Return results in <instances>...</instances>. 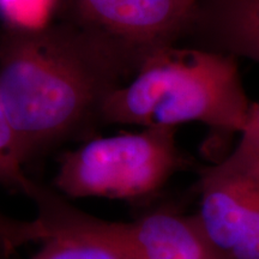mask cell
Returning <instances> with one entry per match:
<instances>
[{
	"label": "cell",
	"instance_id": "1",
	"mask_svg": "<svg viewBox=\"0 0 259 259\" xmlns=\"http://www.w3.org/2000/svg\"><path fill=\"white\" fill-rule=\"evenodd\" d=\"M149 56L70 22L0 28V97L21 166L102 125L103 106Z\"/></svg>",
	"mask_w": 259,
	"mask_h": 259
},
{
	"label": "cell",
	"instance_id": "2",
	"mask_svg": "<svg viewBox=\"0 0 259 259\" xmlns=\"http://www.w3.org/2000/svg\"><path fill=\"white\" fill-rule=\"evenodd\" d=\"M253 107L236 58L170 46L149 57L132 79L107 99L101 122L176 128L200 122L241 135Z\"/></svg>",
	"mask_w": 259,
	"mask_h": 259
},
{
	"label": "cell",
	"instance_id": "3",
	"mask_svg": "<svg viewBox=\"0 0 259 259\" xmlns=\"http://www.w3.org/2000/svg\"><path fill=\"white\" fill-rule=\"evenodd\" d=\"M190 160L177 144L176 127L92 137L59 158L54 186L71 198L139 199L160 190Z\"/></svg>",
	"mask_w": 259,
	"mask_h": 259
},
{
	"label": "cell",
	"instance_id": "4",
	"mask_svg": "<svg viewBox=\"0 0 259 259\" xmlns=\"http://www.w3.org/2000/svg\"><path fill=\"white\" fill-rule=\"evenodd\" d=\"M199 210L206 238L223 259H259V136L251 128L225 158L200 169Z\"/></svg>",
	"mask_w": 259,
	"mask_h": 259
},
{
	"label": "cell",
	"instance_id": "5",
	"mask_svg": "<svg viewBox=\"0 0 259 259\" xmlns=\"http://www.w3.org/2000/svg\"><path fill=\"white\" fill-rule=\"evenodd\" d=\"M198 0H69L66 22L147 56L186 37Z\"/></svg>",
	"mask_w": 259,
	"mask_h": 259
},
{
	"label": "cell",
	"instance_id": "6",
	"mask_svg": "<svg viewBox=\"0 0 259 259\" xmlns=\"http://www.w3.org/2000/svg\"><path fill=\"white\" fill-rule=\"evenodd\" d=\"M84 232L127 259H223L196 215H184L169 208L154 210L134 222L89 216Z\"/></svg>",
	"mask_w": 259,
	"mask_h": 259
},
{
	"label": "cell",
	"instance_id": "7",
	"mask_svg": "<svg viewBox=\"0 0 259 259\" xmlns=\"http://www.w3.org/2000/svg\"><path fill=\"white\" fill-rule=\"evenodd\" d=\"M186 37L192 47L259 64V0H198Z\"/></svg>",
	"mask_w": 259,
	"mask_h": 259
},
{
	"label": "cell",
	"instance_id": "8",
	"mask_svg": "<svg viewBox=\"0 0 259 259\" xmlns=\"http://www.w3.org/2000/svg\"><path fill=\"white\" fill-rule=\"evenodd\" d=\"M30 259H127L105 242L78 235H54Z\"/></svg>",
	"mask_w": 259,
	"mask_h": 259
},
{
	"label": "cell",
	"instance_id": "9",
	"mask_svg": "<svg viewBox=\"0 0 259 259\" xmlns=\"http://www.w3.org/2000/svg\"><path fill=\"white\" fill-rule=\"evenodd\" d=\"M30 181L21 164L8 151L0 148V185L25 194Z\"/></svg>",
	"mask_w": 259,
	"mask_h": 259
},
{
	"label": "cell",
	"instance_id": "10",
	"mask_svg": "<svg viewBox=\"0 0 259 259\" xmlns=\"http://www.w3.org/2000/svg\"><path fill=\"white\" fill-rule=\"evenodd\" d=\"M0 148L4 149L14 157V154H12V150H14V136H12V131L11 127H10L8 116H6L2 97H0Z\"/></svg>",
	"mask_w": 259,
	"mask_h": 259
},
{
	"label": "cell",
	"instance_id": "11",
	"mask_svg": "<svg viewBox=\"0 0 259 259\" xmlns=\"http://www.w3.org/2000/svg\"><path fill=\"white\" fill-rule=\"evenodd\" d=\"M247 127L251 128L252 131L255 132V134L259 136V103H254L253 112H252L251 120H250V122H248Z\"/></svg>",
	"mask_w": 259,
	"mask_h": 259
},
{
	"label": "cell",
	"instance_id": "12",
	"mask_svg": "<svg viewBox=\"0 0 259 259\" xmlns=\"http://www.w3.org/2000/svg\"><path fill=\"white\" fill-rule=\"evenodd\" d=\"M12 254V251L10 250L5 242L0 239V259H9L10 255Z\"/></svg>",
	"mask_w": 259,
	"mask_h": 259
}]
</instances>
